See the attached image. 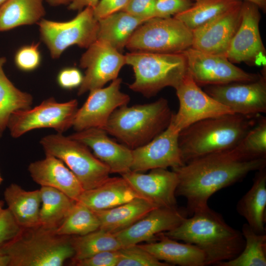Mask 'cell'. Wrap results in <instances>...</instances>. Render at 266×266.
I'll return each instance as SVG.
<instances>
[{
	"instance_id": "6da1fadb",
	"label": "cell",
	"mask_w": 266,
	"mask_h": 266,
	"mask_svg": "<svg viewBox=\"0 0 266 266\" xmlns=\"http://www.w3.org/2000/svg\"><path fill=\"white\" fill-rule=\"evenodd\" d=\"M266 166V158L252 159L236 147L192 160L172 168L178 178L176 196L187 200L188 216L208 206L216 192L241 181Z\"/></svg>"
},
{
	"instance_id": "7a4b0ae2",
	"label": "cell",
	"mask_w": 266,
	"mask_h": 266,
	"mask_svg": "<svg viewBox=\"0 0 266 266\" xmlns=\"http://www.w3.org/2000/svg\"><path fill=\"white\" fill-rule=\"evenodd\" d=\"M162 233L197 246L205 255V266H217L234 259L245 245L242 233L229 226L220 213L208 206L195 211L175 228Z\"/></svg>"
},
{
	"instance_id": "3957f363",
	"label": "cell",
	"mask_w": 266,
	"mask_h": 266,
	"mask_svg": "<svg viewBox=\"0 0 266 266\" xmlns=\"http://www.w3.org/2000/svg\"><path fill=\"white\" fill-rule=\"evenodd\" d=\"M258 117L231 113L203 119L190 125L179 135V146L184 164L235 147L255 125Z\"/></svg>"
},
{
	"instance_id": "277c9868",
	"label": "cell",
	"mask_w": 266,
	"mask_h": 266,
	"mask_svg": "<svg viewBox=\"0 0 266 266\" xmlns=\"http://www.w3.org/2000/svg\"><path fill=\"white\" fill-rule=\"evenodd\" d=\"M172 115L164 98L147 104L125 105L112 113L103 130L133 149L163 132L169 125Z\"/></svg>"
},
{
	"instance_id": "5b68a950",
	"label": "cell",
	"mask_w": 266,
	"mask_h": 266,
	"mask_svg": "<svg viewBox=\"0 0 266 266\" xmlns=\"http://www.w3.org/2000/svg\"><path fill=\"white\" fill-rule=\"evenodd\" d=\"M68 236L38 225L23 228L17 237L1 247L9 258V266H62L74 255Z\"/></svg>"
},
{
	"instance_id": "8992f818",
	"label": "cell",
	"mask_w": 266,
	"mask_h": 266,
	"mask_svg": "<svg viewBox=\"0 0 266 266\" xmlns=\"http://www.w3.org/2000/svg\"><path fill=\"white\" fill-rule=\"evenodd\" d=\"M125 57L126 64L131 66L134 73V81L129 88L146 97L166 87L175 89L188 71L182 53L133 51Z\"/></svg>"
},
{
	"instance_id": "52a82bcc",
	"label": "cell",
	"mask_w": 266,
	"mask_h": 266,
	"mask_svg": "<svg viewBox=\"0 0 266 266\" xmlns=\"http://www.w3.org/2000/svg\"><path fill=\"white\" fill-rule=\"evenodd\" d=\"M45 155L55 156L72 172L84 190L95 188L109 177L108 166L83 143L57 133L44 136L40 141Z\"/></svg>"
},
{
	"instance_id": "ba28073f",
	"label": "cell",
	"mask_w": 266,
	"mask_h": 266,
	"mask_svg": "<svg viewBox=\"0 0 266 266\" xmlns=\"http://www.w3.org/2000/svg\"><path fill=\"white\" fill-rule=\"evenodd\" d=\"M192 32L173 17H154L134 32L126 47L133 51L181 53L191 47Z\"/></svg>"
},
{
	"instance_id": "9c48e42d",
	"label": "cell",
	"mask_w": 266,
	"mask_h": 266,
	"mask_svg": "<svg viewBox=\"0 0 266 266\" xmlns=\"http://www.w3.org/2000/svg\"><path fill=\"white\" fill-rule=\"evenodd\" d=\"M37 24L41 39L53 59L59 58L65 50L72 45L87 48L97 39L98 21L90 7L81 10L75 17L67 21L42 19Z\"/></svg>"
},
{
	"instance_id": "30bf717a",
	"label": "cell",
	"mask_w": 266,
	"mask_h": 266,
	"mask_svg": "<svg viewBox=\"0 0 266 266\" xmlns=\"http://www.w3.org/2000/svg\"><path fill=\"white\" fill-rule=\"evenodd\" d=\"M77 109L78 101L75 99L60 102L54 98H48L33 108L14 111L10 116L7 128L14 138L40 128H52L62 133L72 126Z\"/></svg>"
},
{
	"instance_id": "8fae6325",
	"label": "cell",
	"mask_w": 266,
	"mask_h": 266,
	"mask_svg": "<svg viewBox=\"0 0 266 266\" xmlns=\"http://www.w3.org/2000/svg\"><path fill=\"white\" fill-rule=\"evenodd\" d=\"M181 53L185 57L188 72L200 86L251 82L261 76L236 66L224 55L208 53L192 47Z\"/></svg>"
},
{
	"instance_id": "7c38bea8",
	"label": "cell",
	"mask_w": 266,
	"mask_h": 266,
	"mask_svg": "<svg viewBox=\"0 0 266 266\" xmlns=\"http://www.w3.org/2000/svg\"><path fill=\"white\" fill-rule=\"evenodd\" d=\"M175 89L179 107L176 113H172L170 122L180 132L198 121L234 113L202 90L188 71Z\"/></svg>"
},
{
	"instance_id": "4fadbf2b",
	"label": "cell",
	"mask_w": 266,
	"mask_h": 266,
	"mask_svg": "<svg viewBox=\"0 0 266 266\" xmlns=\"http://www.w3.org/2000/svg\"><path fill=\"white\" fill-rule=\"evenodd\" d=\"M260 10L254 3L242 1L241 22L226 54L232 63L266 66V51L259 30Z\"/></svg>"
},
{
	"instance_id": "5bb4252c",
	"label": "cell",
	"mask_w": 266,
	"mask_h": 266,
	"mask_svg": "<svg viewBox=\"0 0 266 266\" xmlns=\"http://www.w3.org/2000/svg\"><path fill=\"white\" fill-rule=\"evenodd\" d=\"M204 91L234 113L257 117L266 112L264 71L255 81L206 86Z\"/></svg>"
},
{
	"instance_id": "9a60e30c",
	"label": "cell",
	"mask_w": 266,
	"mask_h": 266,
	"mask_svg": "<svg viewBox=\"0 0 266 266\" xmlns=\"http://www.w3.org/2000/svg\"><path fill=\"white\" fill-rule=\"evenodd\" d=\"M87 49L80 61V67L86 70L78 95L102 88L108 82L117 78L126 64L125 55L104 41L97 39Z\"/></svg>"
},
{
	"instance_id": "2e32d148",
	"label": "cell",
	"mask_w": 266,
	"mask_h": 266,
	"mask_svg": "<svg viewBox=\"0 0 266 266\" xmlns=\"http://www.w3.org/2000/svg\"><path fill=\"white\" fill-rule=\"evenodd\" d=\"M122 79L117 78L106 87L90 91L86 100L78 108L72 126L76 131L89 128L104 129L112 113L127 105L130 98L120 91Z\"/></svg>"
},
{
	"instance_id": "e0dca14e",
	"label": "cell",
	"mask_w": 266,
	"mask_h": 266,
	"mask_svg": "<svg viewBox=\"0 0 266 266\" xmlns=\"http://www.w3.org/2000/svg\"><path fill=\"white\" fill-rule=\"evenodd\" d=\"M179 133L170 122L163 132L150 142L132 149L131 170L141 172L183 166L184 164L179 146Z\"/></svg>"
},
{
	"instance_id": "ac0fdd59",
	"label": "cell",
	"mask_w": 266,
	"mask_h": 266,
	"mask_svg": "<svg viewBox=\"0 0 266 266\" xmlns=\"http://www.w3.org/2000/svg\"><path fill=\"white\" fill-rule=\"evenodd\" d=\"M242 1L203 25L192 31V48L226 56L241 19Z\"/></svg>"
},
{
	"instance_id": "d6986e66",
	"label": "cell",
	"mask_w": 266,
	"mask_h": 266,
	"mask_svg": "<svg viewBox=\"0 0 266 266\" xmlns=\"http://www.w3.org/2000/svg\"><path fill=\"white\" fill-rule=\"evenodd\" d=\"M188 216L186 209L176 207H158L143 218L115 233L123 247L150 241L157 239L159 233L170 231L179 225Z\"/></svg>"
},
{
	"instance_id": "ffe728a7",
	"label": "cell",
	"mask_w": 266,
	"mask_h": 266,
	"mask_svg": "<svg viewBox=\"0 0 266 266\" xmlns=\"http://www.w3.org/2000/svg\"><path fill=\"white\" fill-rule=\"evenodd\" d=\"M143 198L158 207H176L177 174L166 168H155L147 174L130 170L121 175Z\"/></svg>"
},
{
	"instance_id": "44dd1931",
	"label": "cell",
	"mask_w": 266,
	"mask_h": 266,
	"mask_svg": "<svg viewBox=\"0 0 266 266\" xmlns=\"http://www.w3.org/2000/svg\"><path fill=\"white\" fill-rule=\"evenodd\" d=\"M69 136L91 149L94 155L108 166L110 173L122 175L131 170L132 149L113 141L104 130L89 128L76 131Z\"/></svg>"
},
{
	"instance_id": "7402d4cb",
	"label": "cell",
	"mask_w": 266,
	"mask_h": 266,
	"mask_svg": "<svg viewBox=\"0 0 266 266\" xmlns=\"http://www.w3.org/2000/svg\"><path fill=\"white\" fill-rule=\"evenodd\" d=\"M45 156L43 159L29 165L28 170L33 180L41 186L59 190L77 201L84 191L79 180L60 159Z\"/></svg>"
},
{
	"instance_id": "603a6c76",
	"label": "cell",
	"mask_w": 266,
	"mask_h": 266,
	"mask_svg": "<svg viewBox=\"0 0 266 266\" xmlns=\"http://www.w3.org/2000/svg\"><path fill=\"white\" fill-rule=\"evenodd\" d=\"M139 198H143L123 177H109L99 186L84 190L77 201L93 211H99L115 207Z\"/></svg>"
},
{
	"instance_id": "cb8c5ba5",
	"label": "cell",
	"mask_w": 266,
	"mask_h": 266,
	"mask_svg": "<svg viewBox=\"0 0 266 266\" xmlns=\"http://www.w3.org/2000/svg\"><path fill=\"white\" fill-rule=\"evenodd\" d=\"M157 239V242L138 244L159 261H165L169 265L205 266V255L197 246L185 242H178L162 233L158 234Z\"/></svg>"
},
{
	"instance_id": "d4e9b609",
	"label": "cell",
	"mask_w": 266,
	"mask_h": 266,
	"mask_svg": "<svg viewBox=\"0 0 266 266\" xmlns=\"http://www.w3.org/2000/svg\"><path fill=\"white\" fill-rule=\"evenodd\" d=\"M236 208L255 233L266 234V167L257 171L252 186L238 201Z\"/></svg>"
},
{
	"instance_id": "484cf974",
	"label": "cell",
	"mask_w": 266,
	"mask_h": 266,
	"mask_svg": "<svg viewBox=\"0 0 266 266\" xmlns=\"http://www.w3.org/2000/svg\"><path fill=\"white\" fill-rule=\"evenodd\" d=\"M147 20L122 10L114 13L98 20L97 39L121 52L134 32Z\"/></svg>"
},
{
	"instance_id": "4316f807",
	"label": "cell",
	"mask_w": 266,
	"mask_h": 266,
	"mask_svg": "<svg viewBox=\"0 0 266 266\" xmlns=\"http://www.w3.org/2000/svg\"><path fill=\"white\" fill-rule=\"evenodd\" d=\"M157 207L147 200L139 198L115 207L93 211L100 221V229L115 233L131 226Z\"/></svg>"
},
{
	"instance_id": "83f0119b",
	"label": "cell",
	"mask_w": 266,
	"mask_h": 266,
	"mask_svg": "<svg viewBox=\"0 0 266 266\" xmlns=\"http://www.w3.org/2000/svg\"><path fill=\"white\" fill-rule=\"evenodd\" d=\"M8 209L22 228L40 225L39 211L41 203L39 189L27 191L16 184H11L4 192Z\"/></svg>"
},
{
	"instance_id": "f1b7e54d",
	"label": "cell",
	"mask_w": 266,
	"mask_h": 266,
	"mask_svg": "<svg viewBox=\"0 0 266 266\" xmlns=\"http://www.w3.org/2000/svg\"><path fill=\"white\" fill-rule=\"evenodd\" d=\"M45 14L43 0H7L0 6V32L37 24Z\"/></svg>"
},
{
	"instance_id": "f546056e",
	"label": "cell",
	"mask_w": 266,
	"mask_h": 266,
	"mask_svg": "<svg viewBox=\"0 0 266 266\" xmlns=\"http://www.w3.org/2000/svg\"><path fill=\"white\" fill-rule=\"evenodd\" d=\"M39 190L41 200L39 216L40 225L48 229L56 230L76 201L52 187L41 186Z\"/></svg>"
},
{
	"instance_id": "4dcf8cb0",
	"label": "cell",
	"mask_w": 266,
	"mask_h": 266,
	"mask_svg": "<svg viewBox=\"0 0 266 266\" xmlns=\"http://www.w3.org/2000/svg\"><path fill=\"white\" fill-rule=\"evenodd\" d=\"M5 62V58L0 56V137L12 113L31 108L33 101L31 94L18 89L6 76L3 68Z\"/></svg>"
},
{
	"instance_id": "1f68e13d",
	"label": "cell",
	"mask_w": 266,
	"mask_h": 266,
	"mask_svg": "<svg viewBox=\"0 0 266 266\" xmlns=\"http://www.w3.org/2000/svg\"><path fill=\"white\" fill-rule=\"evenodd\" d=\"M243 0H194L187 10L174 16L192 31L235 6Z\"/></svg>"
},
{
	"instance_id": "d6a6232c",
	"label": "cell",
	"mask_w": 266,
	"mask_h": 266,
	"mask_svg": "<svg viewBox=\"0 0 266 266\" xmlns=\"http://www.w3.org/2000/svg\"><path fill=\"white\" fill-rule=\"evenodd\" d=\"M74 249L73 261H78L105 251H117L122 246L115 233L99 229L83 235L70 237Z\"/></svg>"
},
{
	"instance_id": "836d02e7",
	"label": "cell",
	"mask_w": 266,
	"mask_h": 266,
	"mask_svg": "<svg viewBox=\"0 0 266 266\" xmlns=\"http://www.w3.org/2000/svg\"><path fill=\"white\" fill-rule=\"evenodd\" d=\"M242 234L244 247L235 258L220 263L218 266H266V235L255 233L247 224H243Z\"/></svg>"
},
{
	"instance_id": "e575fe53",
	"label": "cell",
	"mask_w": 266,
	"mask_h": 266,
	"mask_svg": "<svg viewBox=\"0 0 266 266\" xmlns=\"http://www.w3.org/2000/svg\"><path fill=\"white\" fill-rule=\"evenodd\" d=\"M96 213L79 201H76L62 223L55 230L63 236L83 235L100 229Z\"/></svg>"
},
{
	"instance_id": "d590c367",
	"label": "cell",
	"mask_w": 266,
	"mask_h": 266,
	"mask_svg": "<svg viewBox=\"0 0 266 266\" xmlns=\"http://www.w3.org/2000/svg\"><path fill=\"white\" fill-rule=\"evenodd\" d=\"M235 147L249 158H266V117L259 116L255 125Z\"/></svg>"
},
{
	"instance_id": "8d00e7d4",
	"label": "cell",
	"mask_w": 266,
	"mask_h": 266,
	"mask_svg": "<svg viewBox=\"0 0 266 266\" xmlns=\"http://www.w3.org/2000/svg\"><path fill=\"white\" fill-rule=\"evenodd\" d=\"M116 266H169L159 261L138 244L122 247Z\"/></svg>"
},
{
	"instance_id": "74e56055",
	"label": "cell",
	"mask_w": 266,
	"mask_h": 266,
	"mask_svg": "<svg viewBox=\"0 0 266 266\" xmlns=\"http://www.w3.org/2000/svg\"><path fill=\"white\" fill-rule=\"evenodd\" d=\"M14 61L21 70L30 71L36 69L41 62L39 43H33L21 47L15 54Z\"/></svg>"
},
{
	"instance_id": "f35d334b",
	"label": "cell",
	"mask_w": 266,
	"mask_h": 266,
	"mask_svg": "<svg viewBox=\"0 0 266 266\" xmlns=\"http://www.w3.org/2000/svg\"><path fill=\"white\" fill-rule=\"evenodd\" d=\"M22 230L8 209H3L0 215V247L14 239Z\"/></svg>"
},
{
	"instance_id": "ab89813d",
	"label": "cell",
	"mask_w": 266,
	"mask_h": 266,
	"mask_svg": "<svg viewBox=\"0 0 266 266\" xmlns=\"http://www.w3.org/2000/svg\"><path fill=\"white\" fill-rule=\"evenodd\" d=\"M192 0H157L155 17L168 18L188 9L193 4Z\"/></svg>"
},
{
	"instance_id": "60d3db41",
	"label": "cell",
	"mask_w": 266,
	"mask_h": 266,
	"mask_svg": "<svg viewBox=\"0 0 266 266\" xmlns=\"http://www.w3.org/2000/svg\"><path fill=\"white\" fill-rule=\"evenodd\" d=\"M119 257V250L105 251L82 260L73 261L77 266H116Z\"/></svg>"
},
{
	"instance_id": "b9f144b4",
	"label": "cell",
	"mask_w": 266,
	"mask_h": 266,
	"mask_svg": "<svg viewBox=\"0 0 266 266\" xmlns=\"http://www.w3.org/2000/svg\"><path fill=\"white\" fill-rule=\"evenodd\" d=\"M157 0H129L122 10L133 15L149 20L155 17Z\"/></svg>"
},
{
	"instance_id": "7bdbcfd3",
	"label": "cell",
	"mask_w": 266,
	"mask_h": 266,
	"mask_svg": "<svg viewBox=\"0 0 266 266\" xmlns=\"http://www.w3.org/2000/svg\"><path fill=\"white\" fill-rule=\"evenodd\" d=\"M83 79L80 71L75 67H66L62 69L57 76V82L62 88L71 89L80 86Z\"/></svg>"
},
{
	"instance_id": "ee69618b",
	"label": "cell",
	"mask_w": 266,
	"mask_h": 266,
	"mask_svg": "<svg viewBox=\"0 0 266 266\" xmlns=\"http://www.w3.org/2000/svg\"><path fill=\"white\" fill-rule=\"evenodd\" d=\"M129 0H100L93 9L95 18L99 20L114 13L122 11Z\"/></svg>"
},
{
	"instance_id": "f6af8a7d",
	"label": "cell",
	"mask_w": 266,
	"mask_h": 266,
	"mask_svg": "<svg viewBox=\"0 0 266 266\" xmlns=\"http://www.w3.org/2000/svg\"><path fill=\"white\" fill-rule=\"evenodd\" d=\"M100 0H72L68 5V8L71 10H82L86 7L94 9Z\"/></svg>"
},
{
	"instance_id": "bcb514c9",
	"label": "cell",
	"mask_w": 266,
	"mask_h": 266,
	"mask_svg": "<svg viewBox=\"0 0 266 266\" xmlns=\"http://www.w3.org/2000/svg\"><path fill=\"white\" fill-rule=\"evenodd\" d=\"M9 258L2 247H0V266H9Z\"/></svg>"
},
{
	"instance_id": "7dc6e473",
	"label": "cell",
	"mask_w": 266,
	"mask_h": 266,
	"mask_svg": "<svg viewBox=\"0 0 266 266\" xmlns=\"http://www.w3.org/2000/svg\"><path fill=\"white\" fill-rule=\"evenodd\" d=\"M48 4L56 6L62 5H68L72 0H46Z\"/></svg>"
},
{
	"instance_id": "c3c4849f",
	"label": "cell",
	"mask_w": 266,
	"mask_h": 266,
	"mask_svg": "<svg viewBox=\"0 0 266 266\" xmlns=\"http://www.w3.org/2000/svg\"><path fill=\"white\" fill-rule=\"evenodd\" d=\"M249 1L257 5L264 12L266 10V0H243Z\"/></svg>"
},
{
	"instance_id": "681fc988",
	"label": "cell",
	"mask_w": 266,
	"mask_h": 266,
	"mask_svg": "<svg viewBox=\"0 0 266 266\" xmlns=\"http://www.w3.org/2000/svg\"><path fill=\"white\" fill-rule=\"evenodd\" d=\"M3 202L0 200V215L1 214L3 208Z\"/></svg>"
},
{
	"instance_id": "f907efd6",
	"label": "cell",
	"mask_w": 266,
	"mask_h": 266,
	"mask_svg": "<svg viewBox=\"0 0 266 266\" xmlns=\"http://www.w3.org/2000/svg\"><path fill=\"white\" fill-rule=\"evenodd\" d=\"M7 0H0V6L3 4L5 1H6Z\"/></svg>"
},
{
	"instance_id": "816d5d0a",
	"label": "cell",
	"mask_w": 266,
	"mask_h": 266,
	"mask_svg": "<svg viewBox=\"0 0 266 266\" xmlns=\"http://www.w3.org/2000/svg\"><path fill=\"white\" fill-rule=\"evenodd\" d=\"M2 180H3L2 178V177H1V175H0V184L2 182Z\"/></svg>"
}]
</instances>
